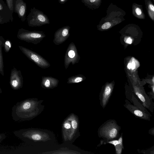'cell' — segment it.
I'll list each match as a JSON object with an SVG mask.
<instances>
[{
    "label": "cell",
    "mask_w": 154,
    "mask_h": 154,
    "mask_svg": "<svg viewBox=\"0 0 154 154\" xmlns=\"http://www.w3.org/2000/svg\"><path fill=\"white\" fill-rule=\"evenodd\" d=\"M120 127L115 121L107 120L98 129V133L99 137L102 138L105 143L109 140H115L118 137Z\"/></svg>",
    "instance_id": "1"
},
{
    "label": "cell",
    "mask_w": 154,
    "mask_h": 154,
    "mask_svg": "<svg viewBox=\"0 0 154 154\" xmlns=\"http://www.w3.org/2000/svg\"><path fill=\"white\" fill-rule=\"evenodd\" d=\"M5 40L2 36L0 35V73L4 76V63L2 53V48Z\"/></svg>",
    "instance_id": "15"
},
{
    "label": "cell",
    "mask_w": 154,
    "mask_h": 154,
    "mask_svg": "<svg viewBox=\"0 0 154 154\" xmlns=\"http://www.w3.org/2000/svg\"><path fill=\"white\" fill-rule=\"evenodd\" d=\"M125 42L128 44H131L132 43V39L131 37H128L126 39Z\"/></svg>",
    "instance_id": "25"
},
{
    "label": "cell",
    "mask_w": 154,
    "mask_h": 154,
    "mask_svg": "<svg viewBox=\"0 0 154 154\" xmlns=\"http://www.w3.org/2000/svg\"><path fill=\"white\" fill-rule=\"evenodd\" d=\"M45 37V34L42 31H29L23 28L19 29L17 34L19 39L34 45L40 43Z\"/></svg>",
    "instance_id": "2"
},
{
    "label": "cell",
    "mask_w": 154,
    "mask_h": 154,
    "mask_svg": "<svg viewBox=\"0 0 154 154\" xmlns=\"http://www.w3.org/2000/svg\"><path fill=\"white\" fill-rule=\"evenodd\" d=\"M0 24H2L0 18Z\"/></svg>",
    "instance_id": "30"
},
{
    "label": "cell",
    "mask_w": 154,
    "mask_h": 154,
    "mask_svg": "<svg viewBox=\"0 0 154 154\" xmlns=\"http://www.w3.org/2000/svg\"><path fill=\"white\" fill-rule=\"evenodd\" d=\"M124 106L134 115L140 119L149 121L151 115L137 107L131 104L128 101L126 100Z\"/></svg>",
    "instance_id": "7"
},
{
    "label": "cell",
    "mask_w": 154,
    "mask_h": 154,
    "mask_svg": "<svg viewBox=\"0 0 154 154\" xmlns=\"http://www.w3.org/2000/svg\"><path fill=\"white\" fill-rule=\"evenodd\" d=\"M116 152L117 154H120L121 153L123 148V141H121L120 143L115 146Z\"/></svg>",
    "instance_id": "19"
},
{
    "label": "cell",
    "mask_w": 154,
    "mask_h": 154,
    "mask_svg": "<svg viewBox=\"0 0 154 154\" xmlns=\"http://www.w3.org/2000/svg\"><path fill=\"white\" fill-rule=\"evenodd\" d=\"M6 5L13 12L14 11V2L13 0H5Z\"/></svg>",
    "instance_id": "20"
},
{
    "label": "cell",
    "mask_w": 154,
    "mask_h": 154,
    "mask_svg": "<svg viewBox=\"0 0 154 154\" xmlns=\"http://www.w3.org/2000/svg\"><path fill=\"white\" fill-rule=\"evenodd\" d=\"M132 13L137 18L140 19H144L145 15L143 9L142 5L134 3L132 5Z\"/></svg>",
    "instance_id": "13"
},
{
    "label": "cell",
    "mask_w": 154,
    "mask_h": 154,
    "mask_svg": "<svg viewBox=\"0 0 154 154\" xmlns=\"http://www.w3.org/2000/svg\"><path fill=\"white\" fill-rule=\"evenodd\" d=\"M153 1H154V0H152Z\"/></svg>",
    "instance_id": "31"
},
{
    "label": "cell",
    "mask_w": 154,
    "mask_h": 154,
    "mask_svg": "<svg viewBox=\"0 0 154 154\" xmlns=\"http://www.w3.org/2000/svg\"><path fill=\"white\" fill-rule=\"evenodd\" d=\"M21 52L30 60L42 69L49 67L51 65L42 56L25 47L18 46Z\"/></svg>",
    "instance_id": "4"
},
{
    "label": "cell",
    "mask_w": 154,
    "mask_h": 154,
    "mask_svg": "<svg viewBox=\"0 0 154 154\" xmlns=\"http://www.w3.org/2000/svg\"><path fill=\"white\" fill-rule=\"evenodd\" d=\"M41 136L38 134H35L32 135V138L34 140H38L41 139Z\"/></svg>",
    "instance_id": "22"
},
{
    "label": "cell",
    "mask_w": 154,
    "mask_h": 154,
    "mask_svg": "<svg viewBox=\"0 0 154 154\" xmlns=\"http://www.w3.org/2000/svg\"><path fill=\"white\" fill-rule=\"evenodd\" d=\"M111 91V87L109 86H107L99 97L100 105L103 108L105 107L108 102Z\"/></svg>",
    "instance_id": "12"
},
{
    "label": "cell",
    "mask_w": 154,
    "mask_h": 154,
    "mask_svg": "<svg viewBox=\"0 0 154 154\" xmlns=\"http://www.w3.org/2000/svg\"><path fill=\"white\" fill-rule=\"evenodd\" d=\"M87 8L92 10L98 8L101 5L102 0H81Z\"/></svg>",
    "instance_id": "14"
},
{
    "label": "cell",
    "mask_w": 154,
    "mask_h": 154,
    "mask_svg": "<svg viewBox=\"0 0 154 154\" xmlns=\"http://www.w3.org/2000/svg\"><path fill=\"white\" fill-rule=\"evenodd\" d=\"M12 46V43L11 41L8 39L5 40L4 42L3 48L5 52H8L10 50Z\"/></svg>",
    "instance_id": "18"
},
{
    "label": "cell",
    "mask_w": 154,
    "mask_h": 154,
    "mask_svg": "<svg viewBox=\"0 0 154 154\" xmlns=\"http://www.w3.org/2000/svg\"><path fill=\"white\" fill-rule=\"evenodd\" d=\"M146 8L149 17L154 21V5L150 0H145Z\"/></svg>",
    "instance_id": "16"
},
{
    "label": "cell",
    "mask_w": 154,
    "mask_h": 154,
    "mask_svg": "<svg viewBox=\"0 0 154 154\" xmlns=\"http://www.w3.org/2000/svg\"><path fill=\"white\" fill-rule=\"evenodd\" d=\"M70 27L68 26H63L58 29L55 32L53 42L57 45L64 42L70 35Z\"/></svg>",
    "instance_id": "6"
},
{
    "label": "cell",
    "mask_w": 154,
    "mask_h": 154,
    "mask_svg": "<svg viewBox=\"0 0 154 154\" xmlns=\"http://www.w3.org/2000/svg\"><path fill=\"white\" fill-rule=\"evenodd\" d=\"M13 12L3 0H0V18L2 24L13 21Z\"/></svg>",
    "instance_id": "9"
},
{
    "label": "cell",
    "mask_w": 154,
    "mask_h": 154,
    "mask_svg": "<svg viewBox=\"0 0 154 154\" xmlns=\"http://www.w3.org/2000/svg\"><path fill=\"white\" fill-rule=\"evenodd\" d=\"M71 125L73 129H76L78 127V123L77 121L75 120H72Z\"/></svg>",
    "instance_id": "21"
},
{
    "label": "cell",
    "mask_w": 154,
    "mask_h": 154,
    "mask_svg": "<svg viewBox=\"0 0 154 154\" xmlns=\"http://www.w3.org/2000/svg\"><path fill=\"white\" fill-rule=\"evenodd\" d=\"M14 11L17 13L21 21L26 19V4L23 0H16L14 5Z\"/></svg>",
    "instance_id": "10"
},
{
    "label": "cell",
    "mask_w": 154,
    "mask_h": 154,
    "mask_svg": "<svg viewBox=\"0 0 154 154\" xmlns=\"http://www.w3.org/2000/svg\"><path fill=\"white\" fill-rule=\"evenodd\" d=\"M68 0H58V2L59 3L63 4L65 3Z\"/></svg>",
    "instance_id": "27"
},
{
    "label": "cell",
    "mask_w": 154,
    "mask_h": 154,
    "mask_svg": "<svg viewBox=\"0 0 154 154\" xmlns=\"http://www.w3.org/2000/svg\"><path fill=\"white\" fill-rule=\"evenodd\" d=\"M154 77H153L152 79V81L153 83H154Z\"/></svg>",
    "instance_id": "29"
},
{
    "label": "cell",
    "mask_w": 154,
    "mask_h": 154,
    "mask_svg": "<svg viewBox=\"0 0 154 154\" xmlns=\"http://www.w3.org/2000/svg\"><path fill=\"white\" fill-rule=\"evenodd\" d=\"M85 79V77L80 74L72 76L68 79L67 83L72 84L78 83L82 82Z\"/></svg>",
    "instance_id": "17"
},
{
    "label": "cell",
    "mask_w": 154,
    "mask_h": 154,
    "mask_svg": "<svg viewBox=\"0 0 154 154\" xmlns=\"http://www.w3.org/2000/svg\"><path fill=\"white\" fill-rule=\"evenodd\" d=\"M59 82L57 79L50 76H43L42 78L41 85L44 88H53L57 86Z\"/></svg>",
    "instance_id": "11"
},
{
    "label": "cell",
    "mask_w": 154,
    "mask_h": 154,
    "mask_svg": "<svg viewBox=\"0 0 154 154\" xmlns=\"http://www.w3.org/2000/svg\"><path fill=\"white\" fill-rule=\"evenodd\" d=\"M23 78L21 71L14 67L11 69L10 78V84L12 88L17 89L22 85Z\"/></svg>",
    "instance_id": "8"
},
{
    "label": "cell",
    "mask_w": 154,
    "mask_h": 154,
    "mask_svg": "<svg viewBox=\"0 0 154 154\" xmlns=\"http://www.w3.org/2000/svg\"><path fill=\"white\" fill-rule=\"evenodd\" d=\"M131 68V63H128L127 65V68L129 69H130Z\"/></svg>",
    "instance_id": "28"
},
{
    "label": "cell",
    "mask_w": 154,
    "mask_h": 154,
    "mask_svg": "<svg viewBox=\"0 0 154 154\" xmlns=\"http://www.w3.org/2000/svg\"><path fill=\"white\" fill-rule=\"evenodd\" d=\"M26 19L28 26L30 27L41 26L50 23L48 16L35 7L31 9Z\"/></svg>",
    "instance_id": "3"
},
{
    "label": "cell",
    "mask_w": 154,
    "mask_h": 154,
    "mask_svg": "<svg viewBox=\"0 0 154 154\" xmlns=\"http://www.w3.org/2000/svg\"><path fill=\"white\" fill-rule=\"evenodd\" d=\"M31 106V104L29 102H26L25 103L23 106V108L25 109H29Z\"/></svg>",
    "instance_id": "24"
},
{
    "label": "cell",
    "mask_w": 154,
    "mask_h": 154,
    "mask_svg": "<svg viewBox=\"0 0 154 154\" xmlns=\"http://www.w3.org/2000/svg\"><path fill=\"white\" fill-rule=\"evenodd\" d=\"M63 127L65 129H69L71 128V125L69 122H66L64 124Z\"/></svg>",
    "instance_id": "23"
},
{
    "label": "cell",
    "mask_w": 154,
    "mask_h": 154,
    "mask_svg": "<svg viewBox=\"0 0 154 154\" xmlns=\"http://www.w3.org/2000/svg\"><path fill=\"white\" fill-rule=\"evenodd\" d=\"M80 57L76 47L73 42L69 45L65 54L64 58V65L66 69L70 64L72 65L79 63Z\"/></svg>",
    "instance_id": "5"
},
{
    "label": "cell",
    "mask_w": 154,
    "mask_h": 154,
    "mask_svg": "<svg viewBox=\"0 0 154 154\" xmlns=\"http://www.w3.org/2000/svg\"><path fill=\"white\" fill-rule=\"evenodd\" d=\"M131 63V68L133 70L135 69V64L134 61H133Z\"/></svg>",
    "instance_id": "26"
},
{
    "label": "cell",
    "mask_w": 154,
    "mask_h": 154,
    "mask_svg": "<svg viewBox=\"0 0 154 154\" xmlns=\"http://www.w3.org/2000/svg\"><path fill=\"white\" fill-rule=\"evenodd\" d=\"M0 90H0V91H1Z\"/></svg>",
    "instance_id": "32"
}]
</instances>
